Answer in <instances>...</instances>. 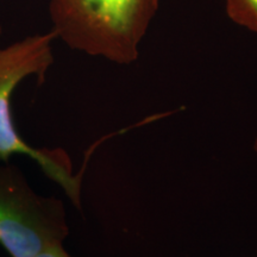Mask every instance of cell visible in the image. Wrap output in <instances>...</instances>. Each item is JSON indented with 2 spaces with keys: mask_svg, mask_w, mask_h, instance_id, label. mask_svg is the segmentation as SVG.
<instances>
[{
  "mask_svg": "<svg viewBox=\"0 0 257 257\" xmlns=\"http://www.w3.org/2000/svg\"><path fill=\"white\" fill-rule=\"evenodd\" d=\"M160 0H50L56 37L70 49L118 64L138 59V48Z\"/></svg>",
  "mask_w": 257,
  "mask_h": 257,
  "instance_id": "1",
  "label": "cell"
},
{
  "mask_svg": "<svg viewBox=\"0 0 257 257\" xmlns=\"http://www.w3.org/2000/svg\"><path fill=\"white\" fill-rule=\"evenodd\" d=\"M3 27L0 24V161L9 162L15 155L34 160L48 178L66 192L73 205L81 210L82 173L74 174L68 154L61 148H35L18 133L12 113V95L24 80L31 76L43 83L54 63L53 42L56 34L28 36L15 43H2Z\"/></svg>",
  "mask_w": 257,
  "mask_h": 257,
  "instance_id": "2",
  "label": "cell"
},
{
  "mask_svg": "<svg viewBox=\"0 0 257 257\" xmlns=\"http://www.w3.org/2000/svg\"><path fill=\"white\" fill-rule=\"evenodd\" d=\"M69 234L63 201L31 187L17 166L0 161V245L11 257H34Z\"/></svg>",
  "mask_w": 257,
  "mask_h": 257,
  "instance_id": "3",
  "label": "cell"
},
{
  "mask_svg": "<svg viewBox=\"0 0 257 257\" xmlns=\"http://www.w3.org/2000/svg\"><path fill=\"white\" fill-rule=\"evenodd\" d=\"M225 9L233 23L257 32V0H225Z\"/></svg>",
  "mask_w": 257,
  "mask_h": 257,
  "instance_id": "4",
  "label": "cell"
},
{
  "mask_svg": "<svg viewBox=\"0 0 257 257\" xmlns=\"http://www.w3.org/2000/svg\"><path fill=\"white\" fill-rule=\"evenodd\" d=\"M34 257H72V256L64 250L62 243H57V244H53V245L48 246L46 249H43L42 251L38 252L37 255H35Z\"/></svg>",
  "mask_w": 257,
  "mask_h": 257,
  "instance_id": "5",
  "label": "cell"
},
{
  "mask_svg": "<svg viewBox=\"0 0 257 257\" xmlns=\"http://www.w3.org/2000/svg\"><path fill=\"white\" fill-rule=\"evenodd\" d=\"M253 150H255V153L257 154V138L255 140V142H253Z\"/></svg>",
  "mask_w": 257,
  "mask_h": 257,
  "instance_id": "6",
  "label": "cell"
},
{
  "mask_svg": "<svg viewBox=\"0 0 257 257\" xmlns=\"http://www.w3.org/2000/svg\"><path fill=\"white\" fill-rule=\"evenodd\" d=\"M256 257H257V256H256Z\"/></svg>",
  "mask_w": 257,
  "mask_h": 257,
  "instance_id": "7",
  "label": "cell"
}]
</instances>
